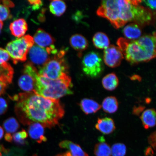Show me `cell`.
Masks as SVG:
<instances>
[{
	"instance_id": "4",
	"label": "cell",
	"mask_w": 156,
	"mask_h": 156,
	"mask_svg": "<svg viewBox=\"0 0 156 156\" xmlns=\"http://www.w3.org/2000/svg\"><path fill=\"white\" fill-rule=\"evenodd\" d=\"M72 87L73 83L69 76L64 79L53 80L38 73L36 77L34 92L46 98L58 99L65 95L73 94Z\"/></svg>"
},
{
	"instance_id": "29",
	"label": "cell",
	"mask_w": 156,
	"mask_h": 156,
	"mask_svg": "<svg viewBox=\"0 0 156 156\" xmlns=\"http://www.w3.org/2000/svg\"><path fill=\"white\" fill-rule=\"evenodd\" d=\"M9 58L10 56L7 51L0 48V64L6 63Z\"/></svg>"
},
{
	"instance_id": "24",
	"label": "cell",
	"mask_w": 156,
	"mask_h": 156,
	"mask_svg": "<svg viewBox=\"0 0 156 156\" xmlns=\"http://www.w3.org/2000/svg\"><path fill=\"white\" fill-rule=\"evenodd\" d=\"M49 9L52 14L56 16H60L65 12L66 5L63 1H53L50 3Z\"/></svg>"
},
{
	"instance_id": "10",
	"label": "cell",
	"mask_w": 156,
	"mask_h": 156,
	"mask_svg": "<svg viewBox=\"0 0 156 156\" xmlns=\"http://www.w3.org/2000/svg\"><path fill=\"white\" fill-rule=\"evenodd\" d=\"M14 71L7 62L0 64V95L5 92L8 85L12 82Z\"/></svg>"
},
{
	"instance_id": "9",
	"label": "cell",
	"mask_w": 156,
	"mask_h": 156,
	"mask_svg": "<svg viewBox=\"0 0 156 156\" xmlns=\"http://www.w3.org/2000/svg\"><path fill=\"white\" fill-rule=\"evenodd\" d=\"M29 57L30 60V63L37 66L41 68L43 66L50 58V54L44 48H43L37 45H34L29 51Z\"/></svg>"
},
{
	"instance_id": "17",
	"label": "cell",
	"mask_w": 156,
	"mask_h": 156,
	"mask_svg": "<svg viewBox=\"0 0 156 156\" xmlns=\"http://www.w3.org/2000/svg\"><path fill=\"white\" fill-rule=\"evenodd\" d=\"M140 119L146 129L153 127L156 124V112L154 109H148L142 113Z\"/></svg>"
},
{
	"instance_id": "20",
	"label": "cell",
	"mask_w": 156,
	"mask_h": 156,
	"mask_svg": "<svg viewBox=\"0 0 156 156\" xmlns=\"http://www.w3.org/2000/svg\"><path fill=\"white\" fill-rule=\"evenodd\" d=\"M80 105L82 110L86 115L96 113L101 107V105L96 101L88 98L82 99Z\"/></svg>"
},
{
	"instance_id": "2",
	"label": "cell",
	"mask_w": 156,
	"mask_h": 156,
	"mask_svg": "<svg viewBox=\"0 0 156 156\" xmlns=\"http://www.w3.org/2000/svg\"><path fill=\"white\" fill-rule=\"evenodd\" d=\"M141 2L131 0L103 1L97 13L108 20L117 29L129 22L145 26L151 23L153 16L151 10L140 5Z\"/></svg>"
},
{
	"instance_id": "39",
	"label": "cell",
	"mask_w": 156,
	"mask_h": 156,
	"mask_svg": "<svg viewBox=\"0 0 156 156\" xmlns=\"http://www.w3.org/2000/svg\"><path fill=\"white\" fill-rule=\"evenodd\" d=\"M60 155H61V156H72L71 154L69 151L66 152V153L60 154Z\"/></svg>"
},
{
	"instance_id": "42",
	"label": "cell",
	"mask_w": 156,
	"mask_h": 156,
	"mask_svg": "<svg viewBox=\"0 0 156 156\" xmlns=\"http://www.w3.org/2000/svg\"><path fill=\"white\" fill-rule=\"evenodd\" d=\"M56 156H61V155H60V154H58Z\"/></svg>"
},
{
	"instance_id": "30",
	"label": "cell",
	"mask_w": 156,
	"mask_h": 156,
	"mask_svg": "<svg viewBox=\"0 0 156 156\" xmlns=\"http://www.w3.org/2000/svg\"><path fill=\"white\" fill-rule=\"evenodd\" d=\"M8 106L7 101L3 98L0 97V115L6 112Z\"/></svg>"
},
{
	"instance_id": "28",
	"label": "cell",
	"mask_w": 156,
	"mask_h": 156,
	"mask_svg": "<svg viewBox=\"0 0 156 156\" xmlns=\"http://www.w3.org/2000/svg\"><path fill=\"white\" fill-rule=\"evenodd\" d=\"M10 13L9 8L3 5H0V21L6 20L9 18Z\"/></svg>"
},
{
	"instance_id": "11",
	"label": "cell",
	"mask_w": 156,
	"mask_h": 156,
	"mask_svg": "<svg viewBox=\"0 0 156 156\" xmlns=\"http://www.w3.org/2000/svg\"><path fill=\"white\" fill-rule=\"evenodd\" d=\"M34 41L37 46L45 49L54 46L55 40L52 37L41 29H38L34 35Z\"/></svg>"
},
{
	"instance_id": "36",
	"label": "cell",
	"mask_w": 156,
	"mask_h": 156,
	"mask_svg": "<svg viewBox=\"0 0 156 156\" xmlns=\"http://www.w3.org/2000/svg\"><path fill=\"white\" fill-rule=\"evenodd\" d=\"M2 2L3 5L8 8H12L14 7L15 5L14 3L11 1L5 0V1H2Z\"/></svg>"
},
{
	"instance_id": "34",
	"label": "cell",
	"mask_w": 156,
	"mask_h": 156,
	"mask_svg": "<svg viewBox=\"0 0 156 156\" xmlns=\"http://www.w3.org/2000/svg\"><path fill=\"white\" fill-rule=\"evenodd\" d=\"M145 108V107L142 106L134 107L133 110V113L136 115H139Z\"/></svg>"
},
{
	"instance_id": "18",
	"label": "cell",
	"mask_w": 156,
	"mask_h": 156,
	"mask_svg": "<svg viewBox=\"0 0 156 156\" xmlns=\"http://www.w3.org/2000/svg\"><path fill=\"white\" fill-rule=\"evenodd\" d=\"M69 42L72 47L79 52L85 50L88 46V42L82 35L76 34L70 38Z\"/></svg>"
},
{
	"instance_id": "26",
	"label": "cell",
	"mask_w": 156,
	"mask_h": 156,
	"mask_svg": "<svg viewBox=\"0 0 156 156\" xmlns=\"http://www.w3.org/2000/svg\"><path fill=\"white\" fill-rule=\"evenodd\" d=\"M3 126L7 133H14L20 127L19 124L16 119L11 117L8 119L3 122Z\"/></svg>"
},
{
	"instance_id": "21",
	"label": "cell",
	"mask_w": 156,
	"mask_h": 156,
	"mask_svg": "<svg viewBox=\"0 0 156 156\" xmlns=\"http://www.w3.org/2000/svg\"><path fill=\"white\" fill-rule=\"evenodd\" d=\"M119 83L118 78L114 73L108 74L102 80L103 86L107 90H114L118 86Z\"/></svg>"
},
{
	"instance_id": "14",
	"label": "cell",
	"mask_w": 156,
	"mask_h": 156,
	"mask_svg": "<svg viewBox=\"0 0 156 156\" xmlns=\"http://www.w3.org/2000/svg\"><path fill=\"white\" fill-rule=\"evenodd\" d=\"M28 28L26 21L23 19H19L13 21L9 26L12 34L18 38L24 36Z\"/></svg>"
},
{
	"instance_id": "41",
	"label": "cell",
	"mask_w": 156,
	"mask_h": 156,
	"mask_svg": "<svg viewBox=\"0 0 156 156\" xmlns=\"http://www.w3.org/2000/svg\"><path fill=\"white\" fill-rule=\"evenodd\" d=\"M3 150H5L4 148L2 147L1 146H0V156H2V153L1 151H2Z\"/></svg>"
},
{
	"instance_id": "31",
	"label": "cell",
	"mask_w": 156,
	"mask_h": 156,
	"mask_svg": "<svg viewBox=\"0 0 156 156\" xmlns=\"http://www.w3.org/2000/svg\"><path fill=\"white\" fill-rule=\"evenodd\" d=\"M12 139L14 140L15 143L19 145H25L26 144V141L21 138L19 132L13 134L12 136Z\"/></svg>"
},
{
	"instance_id": "15",
	"label": "cell",
	"mask_w": 156,
	"mask_h": 156,
	"mask_svg": "<svg viewBox=\"0 0 156 156\" xmlns=\"http://www.w3.org/2000/svg\"><path fill=\"white\" fill-rule=\"evenodd\" d=\"M95 127L97 129L105 134L112 133L116 129L114 120L109 118H98Z\"/></svg>"
},
{
	"instance_id": "32",
	"label": "cell",
	"mask_w": 156,
	"mask_h": 156,
	"mask_svg": "<svg viewBox=\"0 0 156 156\" xmlns=\"http://www.w3.org/2000/svg\"><path fill=\"white\" fill-rule=\"evenodd\" d=\"M28 2L31 5H32V9L36 10L40 9L43 5L41 1H28Z\"/></svg>"
},
{
	"instance_id": "43",
	"label": "cell",
	"mask_w": 156,
	"mask_h": 156,
	"mask_svg": "<svg viewBox=\"0 0 156 156\" xmlns=\"http://www.w3.org/2000/svg\"><path fill=\"white\" fill-rule=\"evenodd\" d=\"M37 156V155H34V156Z\"/></svg>"
},
{
	"instance_id": "23",
	"label": "cell",
	"mask_w": 156,
	"mask_h": 156,
	"mask_svg": "<svg viewBox=\"0 0 156 156\" xmlns=\"http://www.w3.org/2000/svg\"><path fill=\"white\" fill-rule=\"evenodd\" d=\"M102 107L105 112L109 114L115 112L118 108V102L116 97L109 96L103 101Z\"/></svg>"
},
{
	"instance_id": "40",
	"label": "cell",
	"mask_w": 156,
	"mask_h": 156,
	"mask_svg": "<svg viewBox=\"0 0 156 156\" xmlns=\"http://www.w3.org/2000/svg\"><path fill=\"white\" fill-rule=\"evenodd\" d=\"M3 26V23L2 21H0V34L1 32Z\"/></svg>"
},
{
	"instance_id": "12",
	"label": "cell",
	"mask_w": 156,
	"mask_h": 156,
	"mask_svg": "<svg viewBox=\"0 0 156 156\" xmlns=\"http://www.w3.org/2000/svg\"><path fill=\"white\" fill-rule=\"evenodd\" d=\"M37 75L34 76L35 75L32 73L23 71V75H21L19 80L18 85L19 87L23 90L26 91L27 92L34 91L36 77Z\"/></svg>"
},
{
	"instance_id": "35",
	"label": "cell",
	"mask_w": 156,
	"mask_h": 156,
	"mask_svg": "<svg viewBox=\"0 0 156 156\" xmlns=\"http://www.w3.org/2000/svg\"><path fill=\"white\" fill-rule=\"evenodd\" d=\"M144 3L152 9L155 10L156 9V1H144Z\"/></svg>"
},
{
	"instance_id": "13",
	"label": "cell",
	"mask_w": 156,
	"mask_h": 156,
	"mask_svg": "<svg viewBox=\"0 0 156 156\" xmlns=\"http://www.w3.org/2000/svg\"><path fill=\"white\" fill-rule=\"evenodd\" d=\"M28 132L30 137L39 144L46 142L47 138L44 136V127L38 123L31 124L29 127Z\"/></svg>"
},
{
	"instance_id": "27",
	"label": "cell",
	"mask_w": 156,
	"mask_h": 156,
	"mask_svg": "<svg viewBox=\"0 0 156 156\" xmlns=\"http://www.w3.org/2000/svg\"><path fill=\"white\" fill-rule=\"evenodd\" d=\"M126 151V146L122 143L115 144L111 148V152L113 156H125Z\"/></svg>"
},
{
	"instance_id": "37",
	"label": "cell",
	"mask_w": 156,
	"mask_h": 156,
	"mask_svg": "<svg viewBox=\"0 0 156 156\" xmlns=\"http://www.w3.org/2000/svg\"><path fill=\"white\" fill-rule=\"evenodd\" d=\"M5 139L6 141L8 142H11L12 140V136L9 133H7L5 134Z\"/></svg>"
},
{
	"instance_id": "5",
	"label": "cell",
	"mask_w": 156,
	"mask_h": 156,
	"mask_svg": "<svg viewBox=\"0 0 156 156\" xmlns=\"http://www.w3.org/2000/svg\"><path fill=\"white\" fill-rule=\"evenodd\" d=\"M66 52L61 50L40 69L39 75L48 79L56 80L64 79L68 75V67L64 58Z\"/></svg>"
},
{
	"instance_id": "38",
	"label": "cell",
	"mask_w": 156,
	"mask_h": 156,
	"mask_svg": "<svg viewBox=\"0 0 156 156\" xmlns=\"http://www.w3.org/2000/svg\"><path fill=\"white\" fill-rule=\"evenodd\" d=\"M4 133V132L3 128L0 126V140H1L3 138Z\"/></svg>"
},
{
	"instance_id": "8",
	"label": "cell",
	"mask_w": 156,
	"mask_h": 156,
	"mask_svg": "<svg viewBox=\"0 0 156 156\" xmlns=\"http://www.w3.org/2000/svg\"><path fill=\"white\" fill-rule=\"evenodd\" d=\"M124 58L123 55L118 47L112 45L104 50L103 60L109 67L115 68L119 66Z\"/></svg>"
},
{
	"instance_id": "1",
	"label": "cell",
	"mask_w": 156,
	"mask_h": 156,
	"mask_svg": "<svg viewBox=\"0 0 156 156\" xmlns=\"http://www.w3.org/2000/svg\"><path fill=\"white\" fill-rule=\"evenodd\" d=\"M12 99L16 102L15 114L24 125L38 123L51 128L57 125L65 113L59 100L46 98L34 91L19 93Z\"/></svg>"
},
{
	"instance_id": "19",
	"label": "cell",
	"mask_w": 156,
	"mask_h": 156,
	"mask_svg": "<svg viewBox=\"0 0 156 156\" xmlns=\"http://www.w3.org/2000/svg\"><path fill=\"white\" fill-rule=\"evenodd\" d=\"M123 33L128 40H136L141 37L142 32L139 25L132 23L124 27Z\"/></svg>"
},
{
	"instance_id": "7",
	"label": "cell",
	"mask_w": 156,
	"mask_h": 156,
	"mask_svg": "<svg viewBox=\"0 0 156 156\" xmlns=\"http://www.w3.org/2000/svg\"><path fill=\"white\" fill-rule=\"evenodd\" d=\"M83 73L92 78L98 77L104 69L102 58L97 52L91 51L84 56L82 61Z\"/></svg>"
},
{
	"instance_id": "3",
	"label": "cell",
	"mask_w": 156,
	"mask_h": 156,
	"mask_svg": "<svg viewBox=\"0 0 156 156\" xmlns=\"http://www.w3.org/2000/svg\"><path fill=\"white\" fill-rule=\"evenodd\" d=\"M117 44L124 58L130 64L147 62L156 56V35H145L136 40L120 38Z\"/></svg>"
},
{
	"instance_id": "22",
	"label": "cell",
	"mask_w": 156,
	"mask_h": 156,
	"mask_svg": "<svg viewBox=\"0 0 156 156\" xmlns=\"http://www.w3.org/2000/svg\"><path fill=\"white\" fill-rule=\"evenodd\" d=\"M93 42L97 48L105 49L109 46L110 40L107 35L103 32H98L93 38Z\"/></svg>"
},
{
	"instance_id": "6",
	"label": "cell",
	"mask_w": 156,
	"mask_h": 156,
	"mask_svg": "<svg viewBox=\"0 0 156 156\" xmlns=\"http://www.w3.org/2000/svg\"><path fill=\"white\" fill-rule=\"evenodd\" d=\"M34 39L29 35L12 41L7 45L6 49L13 63L24 62L27 59L29 50L34 45Z\"/></svg>"
},
{
	"instance_id": "16",
	"label": "cell",
	"mask_w": 156,
	"mask_h": 156,
	"mask_svg": "<svg viewBox=\"0 0 156 156\" xmlns=\"http://www.w3.org/2000/svg\"><path fill=\"white\" fill-rule=\"evenodd\" d=\"M59 146L62 149L69 150L72 156H89L80 145L68 140L60 142Z\"/></svg>"
},
{
	"instance_id": "33",
	"label": "cell",
	"mask_w": 156,
	"mask_h": 156,
	"mask_svg": "<svg viewBox=\"0 0 156 156\" xmlns=\"http://www.w3.org/2000/svg\"><path fill=\"white\" fill-rule=\"evenodd\" d=\"M148 141L149 144L154 149L156 147V132L155 131L150 135L148 137Z\"/></svg>"
},
{
	"instance_id": "25",
	"label": "cell",
	"mask_w": 156,
	"mask_h": 156,
	"mask_svg": "<svg viewBox=\"0 0 156 156\" xmlns=\"http://www.w3.org/2000/svg\"><path fill=\"white\" fill-rule=\"evenodd\" d=\"M94 153L95 156H111V148L104 141H101L95 145Z\"/></svg>"
}]
</instances>
